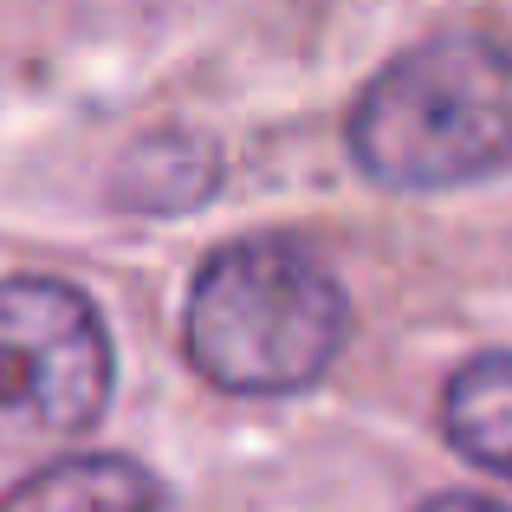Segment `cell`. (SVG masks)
Wrapping results in <instances>:
<instances>
[{
  "mask_svg": "<svg viewBox=\"0 0 512 512\" xmlns=\"http://www.w3.org/2000/svg\"><path fill=\"white\" fill-rule=\"evenodd\" d=\"M350 163L402 195L512 169V46L454 26L396 52L350 104Z\"/></svg>",
  "mask_w": 512,
  "mask_h": 512,
  "instance_id": "obj_1",
  "label": "cell"
},
{
  "mask_svg": "<svg viewBox=\"0 0 512 512\" xmlns=\"http://www.w3.org/2000/svg\"><path fill=\"white\" fill-rule=\"evenodd\" d=\"M188 363L227 396H292L350 344V299L292 234H247L201 260L182 312Z\"/></svg>",
  "mask_w": 512,
  "mask_h": 512,
  "instance_id": "obj_2",
  "label": "cell"
},
{
  "mask_svg": "<svg viewBox=\"0 0 512 512\" xmlns=\"http://www.w3.org/2000/svg\"><path fill=\"white\" fill-rule=\"evenodd\" d=\"M111 402V331L78 286L0 279V422L13 435H85Z\"/></svg>",
  "mask_w": 512,
  "mask_h": 512,
  "instance_id": "obj_3",
  "label": "cell"
},
{
  "mask_svg": "<svg viewBox=\"0 0 512 512\" xmlns=\"http://www.w3.org/2000/svg\"><path fill=\"white\" fill-rule=\"evenodd\" d=\"M0 512H163V480L130 454H65L26 474Z\"/></svg>",
  "mask_w": 512,
  "mask_h": 512,
  "instance_id": "obj_4",
  "label": "cell"
},
{
  "mask_svg": "<svg viewBox=\"0 0 512 512\" xmlns=\"http://www.w3.org/2000/svg\"><path fill=\"white\" fill-rule=\"evenodd\" d=\"M441 428L474 467L512 480V350L461 363L441 396Z\"/></svg>",
  "mask_w": 512,
  "mask_h": 512,
  "instance_id": "obj_5",
  "label": "cell"
},
{
  "mask_svg": "<svg viewBox=\"0 0 512 512\" xmlns=\"http://www.w3.org/2000/svg\"><path fill=\"white\" fill-rule=\"evenodd\" d=\"M422 512H512V506H500V500H480V493H435Z\"/></svg>",
  "mask_w": 512,
  "mask_h": 512,
  "instance_id": "obj_6",
  "label": "cell"
}]
</instances>
